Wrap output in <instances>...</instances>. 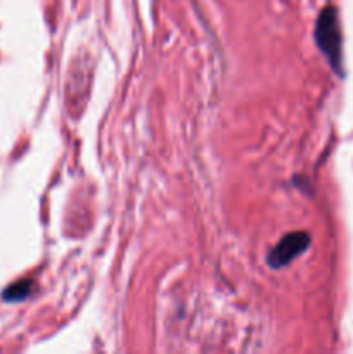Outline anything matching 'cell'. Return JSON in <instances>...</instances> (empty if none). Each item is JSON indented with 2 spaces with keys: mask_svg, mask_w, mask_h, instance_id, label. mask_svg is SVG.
Returning a JSON list of instances; mask_svg holds the SVG:
<instances>
[{
  "mask_svg": "<svg viewBox=\"0 0 353 354\" xmlns=\"http://www.w3.org/2000/svg\"><path fill=\"white\" fill-rule=\"evenodd\" d=\"M315 44L325 55L327 62L338 76H345L343 69V38L338 10L332 6L322 9L315 23Z\"/></svg>",
  "mask_w": 353,
  "mask_h": 354,
  "instance_id": "cell-1",
  "label": "cell"
},
{
  "mask_svg": "<svg viewBox=\"0 0 353 354\" xmlns=\"http://www.w3.org/2000/svg\"><path fill=\"white\" fill-rule=\"evenodd\" d=\"M310 245V235L307 232H293V234L284 235L279 241V244L269 252L266 261L270 268H284L289 265L296 256L303 254Z\"/></svg>",
  "mask_w": 353,
  "mask_h": 354,
  "instance_id": "cell-2",
  "label": "cell"
},
{
  "mask_svg": "<svg viewBox=\"0 0 353 354\" xmlns=\"http://www.w3.org/2000/svg\"><path fill=\"white\" fill-rule=\"evenodd\" d=\"M31 292V282L30 280H19V282L12 283V286L7 287L2 292V299L7 303H17V301H23L30 296Z\"/></svg>",
  "mask_w": 353,
  "mask_h": 354,
  "instance_id": "cell-3",
  "label": "cell"
}]
</instances>
